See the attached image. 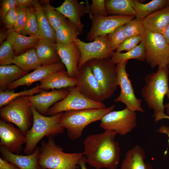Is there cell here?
Returning <instances> with one entry per match:
<instances>
[{
  "label": "cell",
  "instance_id": "29",
  "mask_svg": "<svg viewBox=\"0 0 169 169\" xmlns=\"http://www.w3.org/2000/svg\"><path fill=\"white\" fill-rule=\"evenodd\" d=\"M28 74L15 64L1 65L0 90L4 91L9 84Z\"/></svg>",
  "mask_w": 169,
  "mask_h": 169
},
{
  "label": "cell",
  "instance_id": "53",
  "mask_svg": "<svg viewBox=\"0 0 169 169\" xmlns=\"http://www.w3.org/2000/svg\"></svg>",
  "mask_w": 169,
  "mask_h": 169
},
{
  "label": "cell",
  "instance_id": "12",
  "mask_svg": "<svg viewBox=\"0 0 169 169\" xmlns=\"http://www.w3.org/2000/svg\"><path fill=\"white\" fill-rule=\"evenodd\" d=\"M128 60H123L116 64L119 86L120 91V95L114 99L115 102L124 104L126 108L135 112H144L141 106L142 100L136 96L130 79L126 72V66Z\"/></svg>",
  "mask_w": 169,
  "mask_h": 169
},
{
  "label": "cell",
  "instance_id": "39",
  "mask_svg": "<svg viewBox=\"0 0 169 169\" xmlns=\"http://www.w3.org/2000/svg\"><path fill=\"white\" fill-rule=\"evenodd\" d=\"M124 25L119 27L108 34L109 41L114 51L127 38Z\"/></svg>",
  "mask_w": 169,
  "mask_h": 169
},
{
  "label": "cell",
  "instance_id": "21",
  "mask_svg": "<svg viewBox=\"0 0 169 169\" xmlns=\"http://www.w3.org/2000/svg\"><path fill=\"white\" fill-rule=\"evenodd\" d=\"M75 78L70 77L65 69L56 72L40 82L39 88L47 91L54 89H61L76 86Z\"/></svg>",
  "mask_w": 169,
  "mask_h": 169
},
{
  "label": "cell",
  "instance_id": "3",
  "mask_svg": "<svg viewBox=\"0 0 169 169\" xmlns=\"http://www.w3.org/2000/svg\"><path fill=\"white\" fill-rule=\"evenodd\" d=\"M169 67L158 69L156 72L148 74L145 78V84L141 90L142 97L154 114L164 112V98L169 89Z\"/></svg>",
  "mask_w": 169,
  "mask_h": 169
},
{
  "label": "cell",
  "instance_id": "30",
  "mask_svg": "<svg viewBox=\"0 0 169 169\" xmlns=\"http://www.w3.org/2000/svg\"><path fill=\"white\" fill-rule=\"evenodd\" d=\"M56 41L64 45L74 43L80 34L76 26L67 19L65 23L58 27L55 31Z\"/></svg>",
  "mask_w": 169,
  "mask_h": 169
},
{
  "label": "cell",
  "instance_id": "5",
  "mask_svg": "<svg viewBox=\"0 0 169 169\" xmlns=\"http://www.w3.org/2000/svg\"><path fill=\"white\" fill-rule=\"evenodd\" d=\"M115 108V105H113L102 109H86L63 112L60 124L66 130L68 137L74 140L81 137L86 126L100 120L104 115Z\"/></svg>",
  "mask_w": 169,
  "mask_h": 169
},
{
  "label": "cell",
  "instance_id": "15",
  "mask_svg": "<svg viewBox=\"0 0 169 169\" xmlns=\"http://www.w3.org/2000/svg\"><path fill=\"white\" fill-rule=\"evenodd\" d=\"M0 146L11 153L19 154L26 143L25 135L10 123L0 120Z\"/></svg>",
  "mask_w": 169,
  "mask_h": 169
},
{
  "label": "cell",
  "instance_id": "14",
  "mask_svg": "<svg viewBox=\"0 0 169 169\" xmlns=\"http://www.w3.org/2000/svg\"><path fill=\"white\" fill-rule=\"evenodd\" d=\"M134 16L110 15L96 17L91 20L92 26L87 34L86 39L92 41L97 37L107 34L115 29L134 18Z\"/></svg>",
  "mask_w": 169,
  "mask_h": 169
},
{
  "label": "cell",
  "instance_id": "41",
  "mask_svg": "<svg viewBox=\"0 0 169 169\" xmlns=\"http://www.w3.org/2000/svg\"><path fill=\"white\" fill-rule=\"evenodd\" d=\"M142 36H139L127 38L116 49V52L123 51H130L136 47L142 41Z\"/></svg>",
  "mask_w": 169,
  "mask_h": 169
},
{
  "label": "cell",
  "instance_id": "47",
  "mask_svg": "<svg viewBox=\"0 0 169 169\" xmlns=\"http://www.w3.org/2000/svg\"><path fill=\"white\" fill-rule=\"evenodd\" d=\"M157 131L159 133L166 135L168 137V143L169 145V126L162 125L157 130Z\"/></svg>",
  "mask_w": 169,
  "mask_h": 169
},
{
  "label": "cell",
  "instance_id": "4",
  "mask_svg": "<svg viewBox=\"0 0 169 169\" xmlns=\"http://www.w3.org/2000/svg\"><path fill=\"white\" fill-rule=\"evenodd\" d=\"M38 162L42 169H78L77 165L84 156L83 153H67L55 143L53 138L41 144Z\"/></svg>",
  "mask_w": 169,
  "mask_h": 169
},
{
  "label": "cell",
  "instance_id": "51",
  "mask_svg": "<svg viewBox=\"0 0 169 169\" xmlns=\"http://www.w3.org/2000/svg\"><path fill=\"white\" fill-rule=\"evenodd\" d=\"M7 37L6 33H4L3 32H0V43H2L3 42V40Z\"/></svg>",
  "mask_w": 169,
  "mask_h": 169
},
{
  "label": "cell",
  "instance_id": "11",
  "mask_svg": "<svg viewBox=\"0 0 169 169\" xmlns=\"http://www.w3.org/2000/svg\"><path fill=\"white\" fill-rule=\"evenodd\" d=\"M100 120V126L105 131H112L122 136L131 132L137 125L136 112L126 107L107 113Z\"/></svg>",
  "mask_w": 169,
  "mask_h": 169
},
{
  "label": "cell",
  "instance_id": "20",
  "mask_svg": "<svg viewBox=\"0 0 169 169\" xmlns=\"http://www.w3.org/2000/svg\"><path fill=\"white\" fill-rule=\"evenodd\" d=\"M0 152L2 158L13 164L20 169H42L38 162L40 148L38 146L33 153L26 155L11 153L1 146H0Z\"/></svg>",
  "mask_w": 169,
  "mask_h": 169
},
{
  "label": "cell",
  "instance_id": "35",
  "mask_svg": "<svg viewBox=\"0 0 169 169\" xmlns=\"http://www.w3.org/2000/svg\"><path fill=\"white\" fill-rule=\"evenodd\" d=\"M19 33L29 36H36L42 38L39 30L35 9L33 7H28L27 20L23 28Z\"/></svg>",
  "mask_w": 169,
  "mask_h": 169
},
{
  "label": "cell",
  "instance_id": "6",
  "mask_svg": "<svg viewBox=\"0 0 169 169\" xmlns=\"http://www.w3.org/2000/svg\"><path fill=\"white\" fill-rule=\"evenodd\" d=\"M0 116V119L13 123L25 135L33 123V116L30 104L24 96L13 100L1 108Z\"/></svg>",
  "mask_w": 169,
  "mask_h": 169
},
{
  "label": "cell",
  "instance_id": "8",
  "mask_svg": "<svg viewBox=\"0 0 169 169\" xmlns=\"http://www.w3.org/2000/svg\"><path fill=\"white\" fill-rule=\"evenodd\" d=\"M86 63L102 88L105 100L110 98L119 86L116 64L108 59H95Z\"/></svg>",
  "mask_w": 169,
  "mask_h": 169
},
{
  "label": "cell",
  "instance_id": "18",
  "mask_svg": "<svg viewBox=\"0 0 169 169\" xmlns=\"http://www.w3.org/2000/svg\"><path fill=\"white\" fill-rule=\"evenodd\" d=\"M57 50L69 76L75 78L79 72L78 66L81 58L79 49L74 43L62 44L56 41Z\"/></svg>",
  "mask_w": 169,
  "mask_h": 169
},
{
  "label": "cell",
  "instance_id": "17",
  "mask_svg": "<svg viewBox=\"0 0 169 169\" xmlns=\"http://www.w3.org/2000/svg\"><path fill=\"white\" fill-rule=\"evenodd\" d=\"M65 67L62 62L47 65H42L33 71L10 83L7 89L8 90H12L21 86L27 85L29 87L33 83L40 82L52 74L65 69Z\"/></svg>",
  "mask_w": 169,
  "mask_h": 169
},
{
  "label": "cell",
  "instance_id": "34",
  "mask_svg": "<svg viewBox=\"0 0 169 169\" xmlns=\"http://www.w3.org/2000/svg\"><path fill=\"white\" fill-rule=\"evenodd\" d=\"M39 84H38L32 88L16 93L12 90H0V107L2 108L18 97L33 95L44 90L39 88Z\"/></svg>",
  "mask_w": 169,
  "mask_h": 169
},
{
  "label": "cell",
  "instance_id": "16",
  "mask_svg": "<svg viewBox=\"0 0 169 169\" xmlns=\"http://www.w3.org/2000/svg\"><path fill=\"white\" fill-rule=\"evenodd\" d=\"M69 93L68 89L63 88L53 90L49 91L43 90L36 95L25 96V97L39 113L45 116L51 106L64 99Z\"/></svg>",
  "mask_w": 169,
  "mask_h": 169
},
{
  "label": "cell",
  "instance_id": "50",
  "mask_svg": "<svg viewBox=\"0 0 169 169\" xmlns=\"http://www.w3.org/2000/svg\"><path fill=\"white\" fill-rule=\"evenodd\" d=\"M166 95L169 100V87L168 91ZM164 106L166 109L167 115H169V101L168 103L164 105Z\"/></svg>",
  "mask_w": 169,
  "mask_h": 169
},
{
  "label": "cell",
  "instance_id": "33",
  "mask_svg": "<svg viewBox=\"0 0 169 169\" xmlns=\"http://www.w3.org/2000/svg\"><path fill=\"white\" fill-rule=\"evenodd\" d=\"M44 14L50 26L55 31L56 29L66 22V18L54 9L49 0H40Z\"/></svg>",
  "mask_w": 169,
  "mask_h": 169
},
{
  "label": "cell",
  "instance_id": "36",
  "mask_svg": "<svg viewBox=\"0 0 169 169\" xmlns=\"http://www.w3.org/2000/svg\"><path fill=\"white\" fill-rule=\"evenodd\" d=\"M143 19L134 18L124 25L126 38L143 35L146 30L143 22Z\"/></svg>",
  "mask_w": 169,
  "mask_h": 169
},
{
  "label": "cell",
  "instance_id": "27",
  "mask_svg": "<svg viewBox=\"0 0 169 169\" xmlns=\"http://www.w3.org/2000/svg\"><path fill=\"white\" fill-rule=\"evenodd\" d=\"M12 64L27 72L32 70H34L42 66L34 48L30 49L19 55L15 56L13 59Z\"/></svg>",
  "mask_w": 169,
  "mask_h": 169
},
{
  "label": "cell",
  "instance_id": "26",
  "mask_svg": "<svg viewBox=\"0 0 169 169\" xmlns=\"http://www.w3.org/2000/svg\"><path fill=\"white\" fill-rule=\"evenodd\" d=\"M136 13V18L143 19L152 13L169 6V0H153L143 3L136 0H131Z\"/></svg>",
  "mask_w": 169,
  "mask_h": 169
},
{
  "label": "cell",
  "instance_id": "23",
  "mask_svg": "<svg viewBox=\"0 0 169 169\" xmlns=\"http://www.w3.org/2000/svg\"><path fill=\"white\" fill-rule=\"evenodd\" d=\"M145 152L139 145H136L126 153L120 169H153L150 163L146 162Z\"/></svg>",
  "mask_w": 169,
  "mask_h": 169
},
{
  "label": "cell",
  "instance_id": "37",
  "mask_svg": "<svg viewBox=\"0 0 169 169\" xmlns=\"http://www.w3.org/2000/svg\"><path fill=\"white\" fill-rule=\"evenodd\" d=\"M105 0H92L90 5L88 1L86 4L90 19L96 17H106L108 16L107 12Z\"/></svg>",
  "mask_w": 169,
  "mask_h": 169
},
{
  "label": "cell",
  "instance_id": "2",
  "mask_svg": "<svg viewBox=\"0 0 169 169\" xmlns=\"http://www.w3.org/2000/svg\"><path fill=\"white\" fill-rule=\"evenodd\" d=\"M30 107L33 121L31 127L25 134L26 145L24 152L26 155L33 153L38 143L44 137L54 138L59 134L63 133L65 130L59 123L63 112L47 116L39 113L31 105Z\"/></svg>",
  "mask_w": 169,
  "mask_h": 169
},
{
  "label": "cell",
  "instance_id": "25",
  "mask_svg": "<svg viewBox=\"0 0 169 169\" xmlns=\"http://www.w3.org/2000/svg\"><path fill=\"white\" fill-rule=\"evenodd\" d=\"M6 33L7 40L12 44L15 56L35 48L41 38L36 36H24L11 29L8 30Z\"/></svg>",
  "mask_w": 169,
  "mask_h": 169
},
{
  "label": "cell",
  "instance_id": "48",
  "mask_svg": "<svg viewBox=\"0 0 169 169\" xmlns=\"http://www.w3.org/2000/svg\"><path fill=\"white\" fill-rule=\"evenodd\" d=\"M86 157L84 156H83L79 160L78 163V165L80 166V169H87L86 165Z\"/></svg>",
  "mask_w": 169,
  "mask_h": 169
},
{
  "label": "cell",
  "instance_id": "45",
  "mask_svg": "<svg viewBox=\"0 0 169 169\" xmlns=\"http://www.w3.org/2000/svg\"><path fill=\"white\" fill-rule=\"evenodd\" d=\"M33 0H17L16 7L26 6L27 7H33Z\"/></svg>",
  "mask_w": 169,
  "mask_h": 169
},
{
  "label": "cell",
  "instance_id": "40",
  "mask_svg": "<svg viewBox=\"0 0 169 169\" xmlns=\"http://www.w3.org/2000/svg\"><path fill=\"white\" fill-rule=\"evenodd\" d=\"M16 8L17 13L16 23L14 27L11 30L19 33L23 28L27 20L28 7H16Z\"/></svg>",
  "mask_w": 169,
  "mask_h": 169
},
{
  "label": "cell",
  "instance_id": "44",
  "mask_svg": "<svg viewBox=\"0 0 169 169\" xmlns=\"http://www.w3.org/2000/svg\"><path fill=\"white\" fill-rule=\"evenodd\" d=\"M0 169H20L13 164L0 157Z\"/></svg>",
  "mask_w": 169,
  "mask_h": 169
},
{
  "label": "cell",
  "instance_id": "13",
  "mask_svg": "<svg viewBox=\"0 0 169 169\" xmlns=\"http://www.w3.org/2000/svg\"><path fill=\"white\" fill-rule=\"evenodd\" d=\"M75 78L76 86L84 95L96 102H103L105 100L102 88L87 63L79 70Z\"/></svg>",
  "mask_w": 169,
  "mask_h": 169
},
{
  "label": "cell",
  "instance_id": "46",
  "mask_svg": "<svg viewBox=\"0 0 169 169\" xmlns=\"http://www.w3.org/2000/svg\"><path fill=\"white\" fill-rule=\"evenodd\" d=\"M154 121L157 122L162 119H166L169 120V115L164 113V112H158L154 114Z\"/></svg>",
  "mask_w": 169,
  "mask_h": 169
},
{
  "label": "cell",
  "instance_id": "7",
  "mask_svg": "<svg viewBox=\"0 0 169 169\" xmlns=\"http://www.w3.org/2000/svg\"><path fill=\"white\" fill-rule=\"evenodd\" d=\"M142 41L145 49L146 60L152 68L168 67L169 44L162 34L146 30L142 36Z\"/></svg>",
  "mask_w": 169,
  "mask_h": 169
},
{
  "label": "cell",
  "instance_id": "32",
  "mask_svg": "<svg viewBox=\"0 0 169 169\" xmlns=\"http://www.w3.org/2000/svg\"><path fill=\"white\" fill-rule=\"evenodd\" d=\"M132 59L141 62L146 60L145 49L142 41L134 48L125 53L115 52L110 60L112 63L116 64L122 61Z\"/></svg>",
  "mask_w": 169,
  "mask_h": 169
},
{
  "label": "cell",
  "instance_id": "43",
  "mask_svg": "<svg viewBox=\"0 0 169 169\" xmlns=\"http://www.w3.org/2000/svg\"><path fill=\"white\" fill-rule=\"evenodd\" d=\"M17 0H3L2 1L0 10V16L3 22L5 16L12 9L16 7Z\"/></svg>",
  "mask_w": 169,
  "mask_h": 169
},
{
  "label": "cell",
  "instance_id": "10",
  "mask_svg": "<svg viewBox=\"0 0 169 169\" xmlns=\"http://www.w3.org/2000/svg\"><path fill=\"white\" fill-rule=\"evenodd\" d=\"M74 43L78 47L81 53L78 66L79 70L90 60L110 59L115 52L109 41L108 34L99 36L89 43L84 42L78 38Z\"/></svg>",
  "mask_w": 169,
  "mask_h": 169
},
{
  "label": "cell",
  "instance_id": "42",
  "mask_svg": "<svg viewBox=\"0 0 169 169\" xmlns=\"http://www.w3.org/2000/svg\"><path fill=\"white\" fill-rule=\"evenodd\" d=\"M17 17V13L15 7L11 9L4 18L3 22L8 30L13 29L15 26Z\"/></svg>",
  "mask_w": 169,
  "mask_h": 169
},
{
  "label": "cell",
  "instance_id": "31",
  "mask_svg": "<svg viewBox=\"0 0 169 169\" xmlns=\"http://www.w3.org/2000/svg\"><path fill=\"white\" fill-rule=\"evenodd\" d=\"M105 5L108 15L136 16L131 0H106Z\"/></svg>",
  "mask_w": 169,
  "mask_h": 169
},
{
  "label": "cell",
  "instance_id": "28",
  "mask_svg": "<svg viewBox=\"0 0 169 169\" xmlns=\"http://www.w3.org/2000/svg\"><path fill=\"white\" fill-rule=\"evenodd\" d=\"M33 6L35 9L38 25L41 37L56 43L55 32L46 18L39 2L38 0H33Z\"/></svg>",
  "mask_w": 169,
  "mask_h": 169
},
{
  "label": "cell",
  "instance_id": "9",
  "mask_svg": "<svg viewBox=\"0 0 169 169\" xmlns=\"http://www.w3.org/2000/svg\"><path fill=\"white\" fill-rule=\"evenodd\" d=\"M69 93L49 110L47 115L52 116L58 113L70 110L86 109H102L106 107L103 102L92 100L82 94L76 86L68 88Z\"/></svg>",
  "mask_w": 169,
  "mask_h": 169
},
{
  "label": "cell",
  "instance_id": "22",
  "mask_svg": "<svg viewBox=\"0 0 169 169\" xmlns=\"http://www.w3.org/2000/svg\"><path fill=\"white\" fill-rule=\"evenodd\" d=\"M34 48L42 66L62 62L58 52L56 43L41 38Z\"/></svg>",
  "mask_w": 169,
  "mask_h": 169
},
{
  "label": "cell",
  "instance_id": "49",
  "mask_svg": "<svg viewBox=\"0 0 169 169\" xmlns=\"http://www.w3.org/2000/svg\"><path fill=\"white\" fill-rule=\"evenodd\" d=\"M162 34L169 44V24L165 29Z\"/></svg>",
  "mask_w": 169,
  "mask_h": 169
},
{
  "label": "cell",
  "instance_id": "1",
  "mask_svg": "<svg viewBox=\"0 0 169 169\" xmlns=\"http://www.w3.org/2000/svg\"><path fill=\"white\" fill-rule=\"evenodd\" d=\"M115 131L105 130L90 135L84 140V151L86 163L96 169H116L119 164L120 149L115 138Z\"/></svg>",
  "mask_w": 169,
  "mask_h": 169
},
{
  "label": "cell",
  "instance_id": "19",
  "mask_svg": "<svg viewBox=\"0 0 169 169\" xmlns=\"http://www.w3.org/2000/svg\"><path fill=\"white\" fill-rule=\"evenodd\" d=\"M53 8L74 24L80 34H82L84 25L81 19L88 13L84 3H79L77 0H65L59 6Z\"/></svg>",
  "mask_w": 169,
  "mask_h": 169
},
{
  "label": "cell",
  "instance_id": "52",
  "mask_svg": "<svg viewBox=\"0 0 169 169\" xmlns=\"http://www.w3.org/2000/svg\"><path fill=\"white\" fill-rule=\"evenodd\" d=\"M168 67H169V55L168 57Z\"/></svg>",
  "mask_w": 169,
  "mask_h": 169
},
{
  "label": "cell",
  "instance_id": "24",
  "mask_svg": "<svg viewBox=\"0 0 169 169\" xmlns=\"http://www.w3.org/2000/svg\"><path fill=\"white\" fill-rule=\"evenodd\" d=\"M146 30L162 34L169 24V6L157 11L143 19Z\"/></svg>",
  "mask_w": 169,
  "mask_h": 169
},
{
  "label": "cell",
  "instance_id": "38",
  "mask_svg": "<svg viewBox=\"0 0 169 169\" xmlns=\"http://www.w3.org/2000/svg\"><path fill=\"white\" fill-rule=\"evenodd\" d=\"M15 56L14 51L11 44L7 40L3 42L0 47V65L12 64Z\"/></svg>",
  "mask_w": 169,
  "mask_h": 169
}]
</instances>
